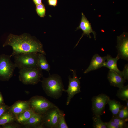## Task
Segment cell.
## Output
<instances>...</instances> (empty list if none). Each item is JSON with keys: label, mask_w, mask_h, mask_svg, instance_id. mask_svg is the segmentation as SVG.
Here are the masks:
<instances>
[{"label": "cell", "mask_w": 128, "mask_h": 128, "mask_svg": "<svg viewBox=\"0 0 128 128\" xmlns=\"http://www.w3.org/2000/svg\"><path fill=\"white\" fill-rule=\"evenodd\" d=\"M11 46L13 57L20 53L37 52L46 55L42 43L35 37L27 34L18 35L10 34L8 36L3 46Z\"/></svg>", "instance_id": "6da1fadb"}, {"label": "cell", "mask_w": 128, "mask_h": 128, "mask_svg": "<svg viewBox=\"0 0 128 128\" xmlns=\"http://www.w3.org/2000/svg\"><path fill=\"white\" fill-rule=\"evenodd\" d=\"M41 81L43 89L47 96L56 99L61 96L64 89L60 76L49 74L47 78H43Z\"/></svg>", "instance_id": "7a4b0ae2"}, {"label": "cell", "mask_w": 128, "mask_h": 128, "mask_svg": "<svg viewBox=\"0 0 128 128\" xmlns=\"http://www.w3.org/2000/svg\"><path fill=\"white\" fill-rule=\"evenodd\" d=\"M38 53H20L14 55L13 57L16 67L19 70L37 68Z\"/></svg>", "instance_id": "3957f363"}, {"label": "cell", "mask_w": 128, "mask_h": 128, "mask_svg": "<svg viewBox=\"0 0 128 128\" xmlns=\"http://www.w3.org/2000/svg\"><path fill=\"white\" fill-rule=\"evenodd\" d=\"M19 73V81L25 85L36 84L43 76L42 70L37 68L20 69Z\"/></svg>", "instance_id": "277c9868"}, {"label": "cell", "mask_w": 128, "mask_h": 128, "mask_svg": "<svg viewBox=\"0 0 128 128\" xmlns=\"http://www.w3.org/2000/svg\"><path fill=\"white\" fill-rule=\"evenodd\" d=\"M11 55H0V80L8 81L13 76L16 67L11 60Z\"/></svg>", "instance_id": "5b68a950"}, {"label": "cell", "mask_w": 128, "mask_h": 128, "mask_svg": "<svg viewBox=\"0 0 128 128\" xmlns=\"http://www.w3.org/2000/svg\"><path fill=\"white\" fill-rule=\"evenodd\" d=\"M30 108L36 113L43 114L50 108L56 106L46 98L35 96L29 100Z\"/></svg>", "instance_id": "8992f818"}, {"label": "cell", "mask_w": 128, "mask_h": 128, "mask_svg": "<svg viewBox=\"0 0 128 128\" xmlns=\"http://www.w3.org/2000/svg\"><path fill=\"white\" fill-rule=\"evenodd\" d=\"M60 111L55 106L49 109L43 114L44 127L57 128Z\"/></svg>", "instance_id": "52a82bcc"}, {"label": "cell", "mask_w": 128, "mask_h": 128, "mask_svg": "<svg viewBox=\"0 0 128 128\" xmlns=\"http://www.w3.org/2000/svg\"><path fill=\"white\" fill-rule=\"evenodd\" d=\"M110 99L107 95L102 93L93 97L92 110L94 115L101 116L103 114L105 105Z\"/></svg>", "instance_id": "ba28073f"}, {"label": "cell", "mask_w": 128, "mask_h": 128, "mask_svg": "<svg viewBox=\"0 0 128 128\" xmlns=\"http://www.w3.org/2000/svg\"><path fill=\"white\" fill-rule=\"evenodd\" d=\"M73 77L71 78L70 76L68 77L69 85L67 89H64V91L67 92L68 97L66 103V105H68L70 102L71 99L74 96L81 92L80 83L78 78L75 70H72Z\"/></svg>", "instance_id": "9c48e42d"}, {"label": "cell", "mask_w": 128, "mask_h": 128, "mask_svg": "<svg viewBox=\"0 0 128 128\" xmlns=\"http://www.w3.org/2000/svg\"><path fill=\"white\" fill-rule=\"evenodd\" d=\"M118 50L117 56L119 59L127 61L128 60V35L127 32H124L117 37Z\"/></svg>", "instance_id": "30bf717a"}, {"label": "cell", "mask_w": 128, "mask_h": 128, "mask_svg": "<svg viewBox=\"0 0 128 128\" xmlns=\"http://www.w3.org/2000/svg\"><path fill=\"white\" fill-rule=\"evenodd\" d=\"M81 15L80 24L79 26L76 28V30L81 29L83 32L75 46H77L79 41L84 35H86L87 37H88L89 38H91V37L90 36V34L92 33L93 34L95 40L96 39V34L95 32L92 30L91 23L82 12L81 13Z\"/></svg>", "instance_id": "8fae6325"}, {"label": "cell", "mask_w": 128, "mask_h": 128, "mask_svg": "<svg viewBox=\"0 0 128 128\" xmlns=\"http://www.w3.org/2000/svg\"><path fill=\"white\" fill-rule=\"evenodd\" d=\"M106 59V56H101L97 54H95L92 57L89 65L84 73H86L103 67Z\"/></svg>", "instance_id": "7c38bea8"}, {"label": "cell", "mask_w": 128, "mask_h": 128, "mask_svg": "<svg viewBox=\"0 0 128 128\" xmlns=\"http://www.w3.org/2000/svg\"><path fill=\"white\" fill-rule=\"evenodd\" d=\"M23 124L27 127L44 128L43 114L35 113Z\"/></svg>", "instance_id": "4fadbf2b"}, {"label": "cell", "mask_w": 128, "mask_h": 128, "mask_svg": "<svg viewBox=\"0 0 128 128\" xmlns=\"http://www.w3.org/2000/svg\"><path fill=\"white\" fill-rule=\"evenodd\" d=\"M30 108L28 100H19L9 106V110L16 116L18 114Z\"/></svg>", "instance_id": "5bb4252c"}, {"label": "cell", "mask_w": 128, "mask_h": 128, "mask_svg": "<svg viewBox=\"0 0 128 128\" xmlns=\"http://www.w3.org/2000/svg\"><path fill=\"white\" fill-rule=\"evenodd\" d=\"M107 78L111 85L119 88L124 86L126 81L123 77L110 70L108 73Z\"/></svg>", "instance_id": "9a60e30c"}, {"label": "cell", "mask_w": 128, "mask_h": 128, "mask_svg": "<svg viewBox=\"0 0 128 128\" xmlns=\"http://www.w3.org/2000/svg\"><path fill=\"white\" fill-rule=\"evenodd\" d=\"M106 56V61H105L103 67H106L109 69V70L117 73L122 77H123L122 72L118 69L117 66V62L120 59L118 56L115 58H113L110 55L108 54Z\"/></svg>", "instance_id": "2e32d148"}, {"label": "cell", "mask_w": 128, "mask_h": 128, "mask_svg": "<svg viewBox=\"0 0 128 128\" xmlns=\"http://www.w3.org/2000/svg\"><path fill=\"white\" fill-rule=\"evenodd\" d=\"M35 113L30 108L16 115V120L19 123L23 124Z\"/></svg>", "instance_id": "e0dca14e"}, {"label": "cell", "mask_w": 128, "mask_h": 128, "mask_svg": "<svg viewBox=\"0 0 128 128\" xmlns=\"http://www.w3.org/2000/svg\"><path fill=\"white\" fill-rule=\"evenodd\" d=\"M107 104L109 109L111 112L113 116H117L120 110L123 106L120 102L114 99L109 100Z\"/></svg>", "instance_id": "ac0fdd59"}, {"label": "cell", "mask_w": 128, "mask_h": 128, "mask_svg": "<svg viewBox=\"0 0 128 128\" xmlns=\"http://www.w3.org/2000/svg\"><path fill=\"white\" fill-rule=\"evenodd\" d=\"M16 120L15 116L9 110L0 117V125H3Z\"/></svg>", "instance_id": "d6986e66"}, {"label": "cell", "mask_w": 128, "mask_h": 128, "mask_svg": "<svg viewBox=\"0 0 128 128\" xmlns=\"http://www.w3.org/2000/svg\"><path fill=\"white\" fill-rule=\"evenodd\" d=\"M45 55L42 54L38 53L37 67L42 70L49 72L50 69V67Z\"/></svg>", "instance_id": "ffe728a7"}, {"label": "cell", "mask_w": 128, "mask_h": 128, "mask_svg": "<svg viewBox=\"0 0 128 128\" xmlns=\"http://www.w3.org/2000/svg\"><path fill=\"white\" fill-rule=\"evenodd\" d=\"M116 96L119 98L123 101L128 100V85L124 86L119 88L117 91Z\"/></svg>", "instance_id": "44dd1931"}, {"label": "cell", "mask_w": 128, "mask_h": 128, "mask_svg": "<svg viewBox=\"0 0 128 128\" xmlns=\"http://www.w3.org/2000/svg\"><path fill=\"white\" fill-rule=\"evenodd\" d=\"M93 126L94 128H107L106 123L103 122L100 116H95L92 118Z\"/></svg>", "instance_id": "7402d4cb"}, {"label": "cell", "mask_w": 128, "mask_h": 128, "mask_svg": "<svg viewBox=\"0 0 128 128\" xmlns=\"http://www.w3.org/2000/svg\"><path fill=\"white\" fill-rule=\"evenodd\" d=\"M112 119L118 125L119 128H123L127 127L126 122L128 121V118L122 119L117 116H113Z\"/></svg>", "instance_id": "603a6c76"}, {"label": "cell", "mask_w": 128, "mask_h": 128, "mask_svg": "<svg viewBox=\"0 0 128 128\" xmlns=\"http://www.w3.org/2000/svg\"><path fill=\"white\" fill-rule=\"evenodd\" d=\"M65 115L61 110L57 128H68L65 119Z\"/></svg>", "instance_id": "cb8c5ba5"}, {"label": "cell", "mask_w": 128, "mask_h": 128, "mask_svg": "<svg viewBox=\"0 0 128 128\" xmlns=\"http://www.w3.org/2000/svg\"><path fill=\"white\" fill-rule=\"evenodd\" d=\"M36 10L37 14L41 17H44L45 16L46 9L43 4L41 3L36 5Z\"/></svg>", "instance_id": "d4e9b609"}, {"label": "cell", "mask_w": 128, "mask_h": 128, "mask_svg": "<svg viewBox=\"0 0 128 128\" xmlns=\"http://www.w3.org/2000/svg\"><path fill=\"white\" fill-rule=\"evenodd\" d=\"M117 116L122 119L128 118V108L126 106H123Z\"/></svg>", "instance_id": "484cf974"}, {"label": "cell", "mask_w": 128, "mask_h": 128, "mask_svg": "<svg viewBox=\"0 0 128 128\" xmlns=\"http://www.w3.org/2000/svg\"><path fill=\"white\" fill-rule=\"evenodd\" d=\"M9 106L6 105L5 103L0 104V117L9 110Z\"/></svg>", "instance_id": "4316f807"}, {"label": "cell", "mask_w": 128, "mask_h": 128, "mask_svg": "<svg viewBox=\"0 0 128 128\" xmlns=\"http://www.w3.org/2000/svg\"><path fill=\"white\" fill-rule=\"evenodd\" d=\"M106 123L107 128H119L118 125L112 119Z\"/></svg>", "instance_id": "83f0119b"}, {"label": "cell", "mask_w": 128, "mask_h": 128, "mask_svg": "<svg viewBox=\"0 0 128 128\" xmlns=\"http://www.w3.org/2000/svg\"><path fill=\"white\" fill-rule=\"evenodd\" d=\"M124 79L125 80H128V64H126L124 66L123 71H122Z\"/></svg>", "instance_id": "f1b7e54d"}, {"label": "cell", "mask_w": 128, "mask_h": 128, "mask_svg": "<svg viewBox=\"0 0 128 128\" xmlns=\"http://www.w3.org/2000/svg\"><path fill=\"white\" fill-rule=\"evenodd\" d=\"M20 126L18 125L10 124V123L2 126V128H18Z\"/></svg>", "instance_id": "f546056e"}, {"label": "cell", "mask_w": 128, "mask_h": 128, "mask_svg": "<svg viewBox=\"0 0 128 128\" xmlns=\"http://www.w3.org/2000/svg\"><path fill=\"white\" fill-rule=\"evenodd\" d=\"M48 5L53 7L56 6L57 5V0H47Z\"/></svg>", "instance_id": "4dcf8cb0"}, {"label": "cell", "mask_w": 128, "mask_h": 128, "mask_svg": "<svg viewBox=\"0 0 128 128\" xmlns=\"http://www.w3.org/2000/svg\"><path fill=\"white\" fill-rule=\"evenodd\" d=\"M36 5L42 3V0H33Z\"/></svg>", "instance_id": "1f68e13d"}, {"label": "cell", "mask_w": 128, "mask_h": 128, "mask_svg": "<svg viewBox=\"0 0 128 128\" xmlns=\"http://www.w3.org/2000/svg\"><path fill=\"white\" fill-rule=\"evenodd\" d=\"M5 104L3 96L1 92L0 91V104Z\"/></svg>", "instance_id": "d6a6232c"}, {"label": "cell", "mask_w": 128, "mask_h": 128, "mask_svg": "<svg viewBox=\"0 0 128 128\" xmlns=\"http://www.w3.org/2000/svg\"><path fill=\"white\" fill-rule=\"evenodd\" d=\"M126 101V106L128 108V100H127L125 101Z\"/></svg>", "instance_id": "836d02e7"}]
</instances>
